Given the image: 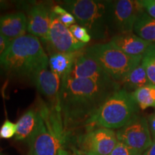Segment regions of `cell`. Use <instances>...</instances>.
<instances>
[{
    "label": "cell",
    "instance_id": "6da1fadb",
    "mask_svg": "<svg viewBox=\"0 0 155 155\" xmlns=\"http://www.w3.org/2000/svg\"><path fill=\"white\" fill-rule=\"evenodd\" d=\"M119 89L120 85L108 86L90 79L68 75L62 78L59 112L68 139L73 130L85 127L103 103Z\"/></svg>",
    "mask_w": 155,
    "mask_h": 155
},
{
    "label": "cell",
    "instance_id": "7a4b0ae2",
    "mask_svg": "<svg viewBox=\"0 0 155 155\" xmlns=\"http://www.w3.org/2000/svg\"><path fill=\"white\" fill-rule=\"evenodd\" d=\"M48 66V57L40 40L32 35L12 40L0 57V72L8 76L31 79L37 71Z\"/></svg>",
    "mask_w": 155,
    "mask_h": 155
},
{
    "label": "cell",
    "instance_id": "3957f363",
    "mask_svg": "<svg viewBox=\"0 0 155 155\" xmlns=\"http://www.w3.org/2000/svg\"><path fill=\"white\" fill-rule=\"evenodd\" d=\"M112 1L68 0L62 7L71 13L76 22L88 31L92 38L104 40L113 33L111 24Z\"/></svg>",
    "mask_w": 155,
    "mask_h": 155
},
{
    "label": "cell",
    "instance_id": "277c9868",
    "mask_svg": "<svg viewBox=\"0 0 155 155\" xmlns=\"http://www.w3.org/2000/svg\"><path fill=\"white\" fill-rule=\"evenodd\" d=\"M138 110L131 94L120 88L103 103L85 127L119 129L137 115Z\"/></svg>",
    "mask_w": 155,
    "mask_h": 155
},
{
    "label": "cell",
    "instance_id": "5b68a950",
    "mask_svg": "<svg viewBox=\"0 0 155 155\" xmlns=\"http://www.w3.org/2000/svg\"><path fill=\"white\" fill-rule=\"evenodd\" d=\"M85 50L112 80L118 83H121L126 76L141 63L143 57L127 55L111 42L93 45Z\"/></svg>",
    "mask_w": 155,
    "mask_h": 155
},
{
    "label": "cell",
    "instance_id": "8992f818",
    "mask_svg": "<svg viewBox=\"0 0 155 155\" xmlns=\"http://www.w3.org/2000/svg\"><path fill=\"white\" fill-rule=\"evenodd\" d=\"M77 137V150L84 155H110L117 144L116 132L101 127H86Z\"/></svg>",
    "mask_w": 155,
    "mask_h": 155
},
{
    "label": "cell",
    "instance_id": "52a82bcc",
    "mask_svg": "<svg viewBox=\"0 0 155 155\" xmlns=\"http://www.w3.org/2000/svg\"><path fill=\"white\" fill-rule=\"evenodd\" d=\"M116 135L118 141L141 153H144L153 144L148 120L138 114L116 131Z\"/></svg>",
    "mask_w": 155,
    "mask_h": 155
},
{
    "label": "cell",
    "instance_id": "ba28073f",
    "mask_svg": "<svg viewBox=\"0 0 155 155\" xmlns=\"http://www.w3.org/2000/svg\"><path fill=\"white\" fill-rule=\"evenodd\" d=\"M141 1L118 0L112 1L111 24L113 33L132 32L137 19L144 12Z\"/></svg>",
    "mask_w": 155,
    "mask_h": 155
},
{
    "label": "cell",
    "instance_id": "9c48e42d",
    "mask_svg": "<svg viewBox=\"0 0 155 155\" xmlns=\"http://www.w3.org/2000/svg\"><path fill=\"white\" fill-rule=\"evenodd\" d=\"M65 75L77 78L90 79L108 86L119 85L112 80L98 63L87 54L85 48L77 52L72 66Z\"/></svg>",
    "mask_w": 155,
    "mask_h": 155
},
{
    "label": "cell",
    "instance_id": "30bf717a",
    "mask_svg": "<svg viewBox=\"0 0 155 155\" xmlns=\"http://www.w3.org/2000/svg\"><path fill=\"white\" fill-rule=\"evenodd\" d=\"M47 43L49 44L53 52L66 53L79 51L86 45L77 40L69 28L63 25L53 12Z\"/></svg>",
    "mask_w": 155,
    "mask_h": 155
},
{
    "label": "cell",
    "instance_id": "8fae6325",
    "mask_svg": "<svg viewBox=\"0 0 155 155\" xmlns=\"http://www.w3.org/2000/svg\"><path fill=\"white\" fill-rule=\"evenodd\" d=\"M28 143L29 155H58L60 149L63 148L61 143L48 130L41 116Z\"/></svg>",
    "mask_w": 155,
    "mask_h": 155
},
{
    "label": "cell",
    "instance_id": "7c38bea8",
    "mask_svg": "<svg viewBox=\"0 0 155 155\" xmlns=\"http://www.w3.org/2000/svg\"><path fill=\"white\" fill-rule=\"evenodd\" d=\"M40 69L31 78L32 83L40 94L48 98L53 109L59 112V95L61 86V78L48 68ZM60 113V112H59Z\"/></svg>",
    "mask_w": 155,
    "mask_h": 155
},
{
    "label": "cell",
    "instance_id": "4fadbf2b",
    "mask_svg": "<svg viewBox=\"0 0 155 155\" xmlns=\"http://www.w3.org/2000/svg\"><path fill=\"white\" fill-rule=\"evenodd\" d=\"M52 8L45 3L33 5L27 15L28 32L38 38L43 43H47L51 22Z\"/></svg>",
    "mask_w": 155,
    "mask_h": 155
},
{
    "label": "cell",
    "instance_id": "5bb4252c",
    "mask_svg": "<svg viewBox=\"0 0 155 155\" xmlns=\"http://www.w3.org/2000/svg\"><path fill=\"white\" fill-rule=\"evenodd\" d=\"M110 42L124 53L131 56H143L151 43L133 32L118 34L111 38Z\"/></svg>",
    "mask_w": 155,
    "mask_h": 155
},
{
    "label": "cell",
    "instance_id": "9a60e30c",
    "mask_svg": "<svg viewBox=\"0 0 155 155\" xmlns=\"http://www.w3.org/2000/svg\"><path fill=\"white\" fill-rule=\"evenodd\" d=\"M27 16L22 12L11 13L0 16V34L10 40L25 35Z\"/></svg>",
    "mask_w": 155,
    "mask_h": 155
},
{
    "label": "cell",
    "instance_id": "2e32d148",
    "mask_svg": "<svg viewBox=\"0 0 155 155\" xmlns=\"http://www.w3.org/2000/svg\"><path fill=\"white\" fill-rule=\"evenodd\" d=\"M40 117V112L35 108H30L25 112L16 123L15 140L28 141L35 130Z\"/></svg>",
    "mask_w": 155,
    "mask_h": 155
},
{
    "label": "cell",
    "instance_id": "e0dca14e",
    "mask_svg": "<svg viewBox=\"0 0 155 155\" xmlns=\"http://www.w3.org/2000/svg\"><path fill=\"white\" fill-rule=\"evenodd\" d=\"M77 52L68 53L58 52L51 53L48 58L50 69L62 78L69 72L74 62Z\"/></svg>",
    "mask_w": 155,
    "mask_h": 155
},
{
    "label": "cell",
    "instance_id": "ac0fdd59",
    "mask_svg": "<svg viewBox=\"0 0 155 155\" xmlns=\"http://www.w3.org/2000/svg\"><path fill=\"white\" fill-rule=\"evenodd\" d=\"M123 90L133 93L137 89L151 84L142 64L139 63L121 82Z\"/></svg>",
    "mask_w": 155,
    "mask_h": 155
},
{
    "label": "cell",
    "instance_id": "d6986e66",
    "mask_svg": "<svg viewBox=\"0 0 155 155\" xmlns=\"http://www.w3.org/2000/svg\"><path fill=\"white\" fill-rule=\"evenodd\" d=\"M133 31L139 38L155 44V19L145 12L136 21Z\"/></svg>",
    "mask_w": 155,
    "mask_h": 155
},
{
    "label": "cell",
    "instance_id": "ffe728a7",
    "mask_svg": "<svg viewBox=\"0 0 155 155\" xmlns=\"http://www.w3.org/2000/svg\"><path fill=\"white\" fill-rule=\"evenodd\" d=\"M131 95L141 109L155 107V85H147L131 93Z\"/></svg>",
    "mask_w": 155,
    "mask_h": 155
},
{
    "label": "cell",
    "instance_id": "44dd1931",
    "mask_svg": "<svg viewBox=\"0 0 155 155\" xmlns=\"http://www.w3.org/2000/svg\"><path fill=\"white\" fill-rule=\"evenodd\" d=\"M150 83L155 85V44L151 45L145 52L141 60Z\"/></svg>",
    "mask_w": 155,
    "mask_h": 155
},
{
    "label": "cell",
    "instance_id": "7402d4cb",
    "mask_svg": "<svg viewBox=\"0 0 155 155\" xmlns=\"http://www.w3.org/2000/svg\"><path fill=\"white\" fill-rule=\"evenodd\" d=\"M52 12L57 16L58 19L68 28H70L71 25H75L76 22V19L74 16L63 8L61 5L53 6L52 7Z\"/></svg>",
    "mask_w": 155,
    "mask_h": 155
},
{
    "label": "cell",
    "instance_id": "603a6c76",
    "mask_svg": "<svg viewBox=\"0 0 155 155\" xmlns=\"http://www.w3.org/2000/svg\"><path fill=\"white\" fill-rule=\"evenodd\" d=\"M69 30L73 37L79 42L87 44L91 40L92 38L91 35L89 34L88 31L85 28L81 26L80 25L75 24L71 25L69 28Z\"/></svg>",
    "mask_w": 155,
    "mask_h": 155
},
{
    "label": "cell",
    "instance_id": "cb8c5ba5",
    "mask_svg": "<svg viewBox=\"0 0 155 155\" xmlns=\"http://www.w3.org/2000/svg\"><path fill=\"white\" fill-rule=\"evenodd\" d=\"M17 125L9 119H6L0 128V138L11 139L16 134Z\"/></svg>",
    "mask_w": 155,
    "mask_h": 155
},
{
    "label": "cell",
    "instance_id": "d4e9b609",
    "mask_svg": "<svg viewBox=\"0 0 155 155\" xmlns=\"http://www.w3.org/2000/svg\"><path fill=\"white\" fill-rule=\"evenodd\" d=\"M142 154L143 153L139 151L131 148L124 143L118 141L110 155H142Z\"/></svg>",
    "mask_w": 155,
    "mask_h": 155
},
{
    "label": "cell",
    "instance_id": "484cf974",
    "mask_svg": "<svg viewBox=\"0 0 155 155\" xmlns=\"http://www.w3.org/2000/svg\"><path fill=\"white\" fill-rule=\"evenodd\" d=\"M141 3L144 7L145 12L151 17L155 19V0H141Z\"/></svg>",
    "mask_w": 155,
    "mask_h": 155
},
{
    "label": "cell",
    "instance_id": "4316f807",
    "mask_svg": "<svg viewBox=\"0 0 155 155\" xmlns=\"http://www.w3.org/2000/svg\"><path fill=\"white\" fill-rule=\"evenodd\" d=\"M11 41L12 40H9V39L0 34V57L3 55L6 50L7 49V48L9 47Z\"/></svg>",
    "mask_w": 155,
    "mask_h": 155
},
{
    "label": "cell",
    "instance_id": "83f0119b",
    "mask_svg": "<svg viewBox=\"0 0 155 155\" xmlns=\"http://www.w3.org/2000/svg\"><path fill=\"white\" fill-rule=\"evenodd\" d=\"M148 124L153 141H155V111L149 116Z\"/></svg>",
    "mask_w": 155,
    "mask_h": 155
},
{
    "label": "cell",
    "instance_id": "f1b7e54d",
    "mask_svg": "<svg viewBox=\"0 0 155 155\" xmlns=\"http://www.w3.org/2000/svg\"><path fill=\"white\" fill-rule=\"evenodd\" d=\"M142 155H155V141H153V144L150 148L147 149Z\"/></svg>",
    "mask_w": 155,
    "mask_h": 155
},
{
    "label": "cell",
    "instance_id": "f546056e",
    "mask_svg": "<svg viewBox=\"0 0 155 155\" xmlns=\"http://www.w3.org/2000/svg\"><path fill=\"white\" fill-rule=\"evenodd\" d=\"M58 155H76L75 153L73 152H70L69 151H68L67 150H65V148H61L58 151Z\"/></svg>",
    "mask_w": 155,
    "mask_h": 155
},
{
    "label": "cell",
    "instance_id": "4dcf8cb0",
    "mask_svg": "<svg viewBox=\"0 0 155 155\" xmlns=\"http://www.w3.org/2000/svg\"><path fill=\"white\" fill-rule=\"evenodd\" d=\"M9 7H10V4H9V2L0 0V11L7 9Z\"/></svg>",
    "mask_w": 155,
    "mask_h": 155
},
{
    "label": "cell",
    "instance_id": "1f68e13d",
    "mask_svg": "<svg viewBox=\"0 0 155 155\" xmlns=\"http://www.w3.org/2000/svg\"><path fill=\"white\" fill-rule=\"evenodd\" d=\"M73 151L75 153V154H76V155H84V154H83V153H81V152H79L78 150H77L76 149H75V148H73Z\"/></svg>",
    "mask_w": 155,
    "mask_h": 155
}]
</instances>
